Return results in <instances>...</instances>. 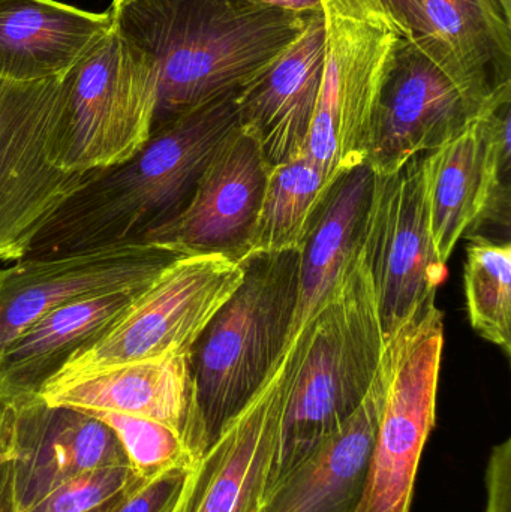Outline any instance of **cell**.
<instances>
[{
    "mask_svg": "<svg viewBox=\"0 0 511 512\" xmlns=\"http://www.w3.org/2000/svg\"><path fill=\"white\" fill-rule=\"evenodd\" d=\"M258 5L269 6L291 14L315 15L324 12L321 0H251Z\"/></svg>",
    "mask_w": 511,
    "mask_h": 512,
    "instance_id": "31",
    "label": "cell"
},
{
    "mask_svg": "<svg viewBox=\"0 0 511 512\" xmlns=\"http://www.w3.org/2000/svg\"><path fill=\"white\" fill-rule=\"evenodd\" d=\"M143 478L131 466L93 469L69 478L27 512H90Z\"/></svg>",
    "mask_w": 511,
    "mask_h": 512,
    "instance_id": "27",
    "label": "cell"
},
{
    "mask_svg": "<svg viewBox=\"0 0 511 512\" xmlns=\"http://www.w3.org/2000/svg\"><path fill=\"white\" fill-rule=\"evenodd\" d=\"M14 457V409L0 405V460Z\"/></svg>",
    "mask_w": 511,
    "mask_h": 512,
    "instance_id": "32",
    "label": "cell"
},
{
    "mask_svg": "<svg viewBox=\"0 0 511 512\" xmlns=\"http://www.w3.org/2000/svg\"><path fill=\"white\" fill-rule=\"evenodd\" d=\"M386 388L383 351L374 382L353 417L276 484L257 512H356L365 492Z\"/></svg>",
    "mask_w": 511,
    "mask_h": 512,
    "instance_id": "20",
    "label": "cell"
},
{
    "mask_svg": "<svg viewBox=\"0 0 511 512\" xmlns=\"http://www.w3.org/2000/svg\"><path fill=\"white\" fill-rule=\"evenodd\" d=\"M147 481V480H146ZM143 483V481H140V483L135 484V486H132L131 489L125 490V492L119 493V495L114 496L113 499H110V501L105 502L104 505H101V507L96 508V510L90 511V512H117L119 511V508L122 507L123 502H125L126 496L129 495V492H131L134 487H137L138 484Z\"/></svg>",
    "mask_w": 511,
    "mask_h": 512,
    "instance_id": "33",
    "label": "cell"
},
{
    "mask_svg": "<svg viewBox=\"0 0 511 512\" xmlns=\"http://www.w3.org/2000/svg\"><path fill=\"white\" fill-rule=\"evenodd\" d=\"M384 342L386 397L356 512H410L423 448L437 418L443 312L429 301Z\"/></svg>",
    "mask_w": 511,
    "mask_h": 512,
    "instance_id": "7",
    "label": "cell"
},
{
    "mask_svg": "<svg viewBox=\"0 0 511 512\" xmlns=\"http://www.w3.org/2000/svg\"><path fill=\"white\" fill-rule=\"evenodd\" d=\"M465 298L471 327L511 352V245L474 237L465 262Z\"/></svg>",
    "mask_w": 511,
    "mask_h": 512,
    "instance_id": "25",
    "label": "cell"
},
{
    "mask_svg": "<svg viewBox=\"0 0 511 512\" xmlns=\"http://www.w3.org/2000/svg\"><path fill=\"white\" fill-rule=\"evenodd\" d=\"M113 29V15L57 0H0V80L15 83L66 74Z\"/></svg>",
    "mask_w": 511,
    "mask_h": 512,
    "instance_id": "21",
    "label": "cell"
},
{
    "mask_svg": "<svg viewBox=\"0 0 511 512\" xmlns=\"http://www.w3.org/2000/svg\"><path fill=\"white\" fill-rule=\"evenodd\" d=\"M0 512H18L12 459L0 460Z\"/></svg>",
    "mask_w": 511,
    "mask_h": 512,
    "instance_id": "30",
    "label": "cell"
},
{
    "mask_svg": "<svg viewBox=\"0 0 511 512\" xmlns=\"http://www.w3.org/2000/svg\"><path fill=\"white\" fill-rule=\"evenodd\" d=\"M374 180L368 165H357L321 200L300 248L299 298L288 342L323 306L362 249Z\"/></svg>",
    "mask_w": 511,
    "mask_h": 512,
    "instance_id": "23",
    "label": "cell"
},
{
    "mask_svg": "<svg viewBox=\"0 0 511 512\" xmlns=\"http://www.w3.org/2000/svg\"><path fill=\"white\" fill-rule=\"evenodd\" d=\"M237 93L156 126L134 158L102 170L57 212L29 255L141 240L174 218L213 156L239 128Z\"/></svg>",
    "mask_w": 511,
    "mask_h": 512,
    "instance_id": "2",
    "label": "cell"
},
{
    "mask_svg": "<svg viewBox=\"0 0 511 512\" xmlns=\"http://www.w3.org/2000/svg\"><path fill=\"white\" fill-rule=\"evenodd\" d=\"M14 409V492L27 512L69 478L93 469L129 466L113 429L83 412L36 397Z\"/></svg>",
    "mask_w": 511,
    "mask_h": 512,
    "instance_id": "18",
    "label": "cell"
},
{
    "mask_svg": "<svg viewBox=\"0 0 511 512\" xmlns=\"http://www.w3.org/2000/svg\"><path fill=\"white\" fill-rule=\"evenodd\" d=\"M243 273V265L228 256H177L98 340L75 352L59 372L146 360L171 351L191 355L213 316L239 288Z\"/></svg>",
    "mask_w": 511,
    "mask_h": 512,
    "instance_id": "8",
    "label": "cell"
},
{
    "mask_svg": "<svg viewBox=\"0 0 511 512\" xmlns=\"http://www.w3.org/2000/svg\"><path fill=\"white\" fill-rule=\"evenodd\" d=\"M326 14L363 21L410 39L417 0H321Z\"/></svg>",
    "mask_w": 511,
    "mask_h": 512,
    "instance_id": "28",
    "label": "cell"
},
{
    "mask_svg": "<svg viewBox=\"0 0 511 512\" xmlns=\"http://www.w3.org/2000/svg\"><path fill=\"white\" fill-rule=\"evenodd\" d=\"M294 337L296 369L264 498L353 417L377 375L386 342L362 249Z\"/></svg>",
    "mask_w": 511,
    "mask_h": 512,
    "instance_id": "3",
    "label": "cell"
},
{
    "mask_svg": "<svg viewBox=\"0 0 511 512\" xmlns=\"http://www.w3.org/2000/svg\"><path fill=\"white\" fill-rule=\"evenodd\" d=\"M507 17L511 18V0H497Z\"/></svg>",
    "mask_w": 511,
    "mask_h": 512,
    "instance_id": "34",
    "label": "cell"
},
{
    "mask_svg": "<svg viewBox=\"0 0 511 512\" xmlns=\"http://www.w3.org/2000/svg\"><path fill=\"white\" fill-rule=\"evenodd\" d=\"M485 110L416 42L399 38L378 95L365 164L377 176L393 173L458 137Z\"/></svg>",
    "mask_w": 511,
    "mask_h": 512,
    "instance_id": "14",
    "label": "cell"
},
{
    "mask_svg": "<svg viewBox=\"0 0 511 512\" xmlns=\"http://www.w3.org/2000/svg\"><path fill=\"white\" fill-rule=\"evenodd\" d=\"M329 189L323 170L308 155L272 168L249 255L302 248Z\"/></svg>",
    "mask_w": 511,
    "mask_h": 512,
    "instance_id": "24",
    "label": "cell"
},
{
    "mask_svg": "<svg viewBox=\"0 0 511 512\" xmlns=\"http://www.w3.org/2000/svg\"><path fill=\"white\" fill-rule=\"evenodd\" d=\"M326 54L321 12L275 63L237 93L239 126L257 141L269 171L306 155Z\"/></svg>",
    "mask_w": 511,
    "mask_h": 512,
    "instance_id": "17",
    "label": "cell"
},
{
    "mask_svg": "<svg viewBox=\"0 0 511 512\" xmlns=\"http://www.w3.org/2000/svg\"><path fill=\"white\" fill-rule=\"evenodd\" d=\"M62 78L63 170H107L143 149L155 119L156 74L137 48L111 29Z\"/></svg>",
    "mask_w": 511,
    "mask_h": 512,
    "instance_id": "6",
    "label": "cell"
},
{
    "mask_svg": "<svg viewBox=\"0 0 511 512\" xmlns=\"http://www.w3.org/2000/svg\"><path fill=\"white\" fill-rule=\"evenodd\" d=\"M267 177L260 146L239 126L207 165L186 206L141 240L183 255L219 254L242 261L251 254Z\"/></svg>",
    "mask_w": 511,
    "mask_h": 512,
    "instance_id": "15",
    "label": "cell"
},
{
    "mask_svg": "<svg viewBox=\"0 0 511 512\" xmlns=\"http://www.w3.org/2000/svg\"><path fill=\"white\" fill-rule=\"evenodd\" d=\"M240 264L242 283L189 358L203 453L251 402L284 354L299 298L300 249L252 254Z\"/></svg>",
    "mask_w": 511,
    "mask_h": 512,
    "instance_id": "4",
    "label": "cell"
},
{
    "mask_svg": "<svg viewBox=\"0 0 511 512\" xmlns=\"http://www.w3.org/2000/svg\"><path fill=\"white\" fill-rule=\"evenodd\" d=\"M191 468H177L143 481L129 492L117 512H168Z\"/></svg>",
    "mask_w": 511,
    "mask_h": 512,
    "instance_id": "29",
    "label": "cell"
},
{
    "mask_svg": "<svg viewBox=\"0 0 511 512\" xmlns=\"http://www.w3.org/2000/svg\"><path fill=\"white\" fill-rule=\"evenodd\" d=\"M135 2V0H113V8H117V6L126 5V3Z\"/></svg>",
    "mask_w": 511,
    "mask_h": 512,
    "instance_id": "35",
    "label": "cell"
},
{
    "mask_svg": "<svg viewBox=\"0 0 511 512\" xmlns=\"http://www.w3.org/2000/svg\"><path fill=\"white\" fill-rule=\"evenodd\" d=\"M87 415L113 429L125 448L129 466L143 480H150L171 469L192 468L197 462L185 438L170 426L111 412Z\"/></svg>",
    "mask_w": 511,
    "mask_h": 512,
    "instance_id": "26",
    "label": "cell"
},
{
    "mask_svg": "<svg viewBox=\"0 0 511 512\" xmlns=\"http://www.w3.org/2000/svg\"><path fill=\"white\" fill-rule=\"evenodd\" d=\"M189 358L185 352L171 351L146 360L59 372L42 385L38 399L83 414L111 412L158 421L179 432L198 460L203 451Z\"/></svg>",
    "mask_w": 511,
    "mask_h": 512,
    "instance_id": "16",
    "label": "cell"
},
{
    "mask_svg": "<svg viewBox=\"0 0 511 512\" xmlns=\"http://www.w3.org/2000/svg\"><path fill=\"white\" fill-rule=\"evenodd\" d=\"M141 291L80 298L30 325L0 357V405L15 408L36 399L42 385L75 352L98 340Z\"/></svg>",
    "mask_w": 511,
    "mask_h": 512,
    "instance_id": "22",
    "label": "cell"
},
{
    "mask_svg": "<svg viewBox=\"0 0 511 512\" xmlns=\"http://www.w3.org/2000/svg\"><path fill=\"white\" fill-rule=\"evenodd\" d=\"M108 9L113 29L155 68L153 129L240 92L284 54L314 17L251 0H135Z\"/></svg>",
    "mask_w": 511,
    "mask_h": 512,
    "instance_id": "1",
    "label": "cell"
},
{
    "mask_svg": "<svg viewBox=\"0 0 511 512\" xmlns=\"http://www.w3.org/2000/svg\"><path fill=\"white\" fill-rule=\"evenodd\" d=\"M179 251L132 240L77 251L26 255L0 265V357L51 310L92 295L146 288Z\"/></svg>",
    "mask_w": 511,
    "mask_h": 512,
    "instance_id": "11",
    "label": "cell"
},
{
    "mask_svg": "<svg viewBox=\"0 0 511 512\" xmlns=\"http://www.w3.org/2000/svg\"><path fill=\"white\" fill-rule=\"evenodd\" d=\"M362 256L371 274L384 339L426 303L447 276L432 243L423 155L398 170L375 174Z\"/></svg>",
    "mask_w": 511,
    "mask_h": 512,
    "instance_id": "9",
    "label": "cell"
},
{
    "mask_svg": "<svg viewBox=\"0 0 511 512\" xmlns=\"http://www.w3.org/2000/svg\"><path fill=\"white\" fill-rule=\"evenodd\" d=\"M297 339H291L263 387L198 457L168 512H257L293 381Z\"/></svg>",
    "mask_w": 511,
    "mask_h": 512,
    "instance_id": "13",
    "label": "cell"
},
{
    "mask_svg": "<svg viewBox=\"0 0 511 512\" xmlns=\"http://www.w3.org/2000/svg\"><path fill=\"white\" fill-rule=\"evenodd\" d=\"M326 26V68L306 155L332 186L342 173L365 164L378 95L399 36L335 14H326Z\"/></svg>",
    "mask_w": 511,
    "mask_h": 512,
    "instance_id": "12",
    "label": "cell"
},
{
    "mask_svg": "<svg viewBox=\"0 0 511 512\" xmlns=\"http://www.w3.org/2000/svg\"><path fill=\"white\" fill-rule=\"evenodd\" d=\"M511 87L458 137L423 155L432 243L447 265L461 237L486 219H510Z\"/></svg>",
    "mask_w": 511,
    "mask_h": 512,
    "instance_id": "10",
    "label": "cell"
},
{
    "mask_svg": "<svg viewBox=\"0 0 511 512\" xmlns=\"http://www.w3.org/2000/svg\"><path fill=\"white\" fill-rule=\"evenodd\" d=\"M410 39L480 107L511 87V18L497 0H417Z\"/></svg>",
    "mask_w": 511,
    "mask_h": 512,
    "instance_id": "19",
    "label": "cell"
},
{
    "mask_svg": "<svg viewBox=\"0 0 511 512\" xmlns=\"http://www.w3.org/2000/svg\"><path fill=\"white\" fill-rule=\"evenodd\" d=\"M62 77L0 80V264L29 255L45 225L102 171L59 165Z\"/></svg>",
    "mask_w": 511,
    "mask_h": 512,
    "instance_id": "5",
    "label": "cell"
}]
</instances>
